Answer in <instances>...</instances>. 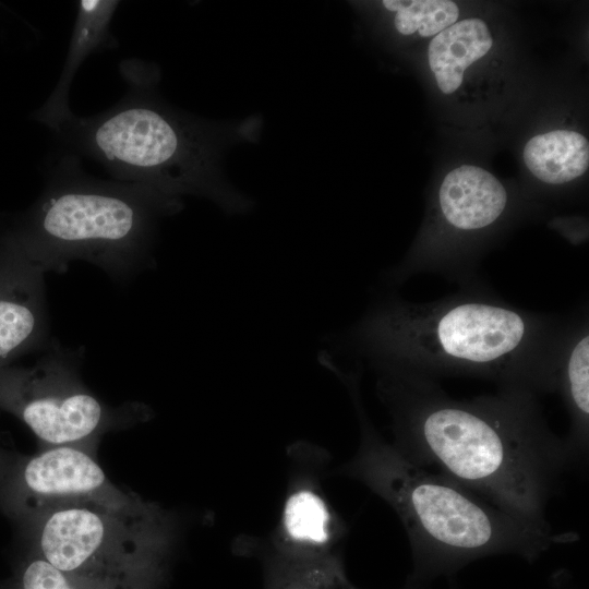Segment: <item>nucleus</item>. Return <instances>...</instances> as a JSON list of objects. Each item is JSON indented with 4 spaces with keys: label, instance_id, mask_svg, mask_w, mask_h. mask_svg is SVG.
<instances>
[{
    "label": "nucleus",
    "instance_id": "nucleus-14",
    "mask_svg": "<svg viewBox=\"0 0 589 589\" xmlns=\"http://www.w3.org/2000/svg\"><path fill=\"white\" fill-rule=\"evenodd\" d=\"M492 36L480 19L456 22L430 41L428 59L437 86L444 94L455 92L465 70L492 47Z\"/></svg>",
    "mask_w": 589,
    "mask_h": 589
},
{
    "label": "nucleus",
    "instance_id": "nucleus-19",
    "mask_svg": "<svg viewBox=\"0 0 589 589\" xmlns=\"http://www.w3.org/2000/svg\"><path fill=\"white\" fill-rule=\"evenodd\" d=\"M0 467H1V461H0ZM0 474H2V470H1V468H0Z\"/></svg>",
    "mask_w": 589,
    "mask_h": 589
},
{
    "label": "nucleus",
    "instance_id": "nucleus-9",
    "mask_svg": "<svg viewBox=\"0 0 589 589\" xmlns=\"http://www.w3.org/2000/svg\"><path fill=\"white\" fill-rule=\"evenodd\" d=\"M508 194L504 185L489 171L470 165L449 171L437 192V208L443 227L452 238L436 255L428 273L437 274L442 261L456 235L458 240L452 283L459 287L479 280L467 257L465 237L489 231L506 213Z\"/></svg>",
    "mask_w": 589,
    "mask_h": 589
},
{
    "label": "nucleus",
    "instance_id": "nucleus-3",
    "mask_svg": "<svg viewBox=\"0 0 589 589\" xmlns=\"http://www.w3.org/2000/svg\"><path fill=\"white\" fill-rule=\"evenodd\" d=\"M128 81L117 105L91 117L71 113L53 132L117 181L177 202L205 197L227 214L249 211L251 201L224 179L220 164L225 148L250 133L171 108L155 95L153 74Z\"/></svg>",
    "mask_w": 589,
    "mask_h": 589
},
{
    "label": "nucleus",
    "instance_id": "nucleus-12",
    "mask_svg": "<svg viewBox=\"0 0 589 589\" xmlns=\"http://www.w3.org/2000/svg\"><path fill=\"white\" fill-rule=\"evenodd\" d=\"M556 392L569 418L565 436L574 458L584 464L589 446V313L587 304L568 315L556 371Z\"/></svg>",
    "mask_w": 589,
    "mask_h": 589
},
{
    "label": "nucleus",
    "instance_id": "nucleus-1",
    "mask_svg": "<svg viewBox=\"0 0 589 589\" xmlns=\"http://www.w3.org/2000/svg\"><path fill=\"white\" fill-rule=\"evenodd\" d=\"M376 372L394 446L406 458L517 517L550 526L546 505L577 462L565 436L549 426L539 396L498 388L456 399L434 378L398 369Z\"/></svg>",
    "mask_w": 589,
    "mask_h": 589
},
{
    "label": "nucleus",
    "instance_id": "nucleus-16",
    "mask_svg": "<svg viewBox=\"0 0 589 589\" xmlns=\"http://www.w3.org/2000/svg\"><path fill=\"white\" fill-rule=\"evenodd\" d=\"M266 589H357L345 575L337 554L316 557L275 555Z\"/></svg>",
    "mask_w": 589,
    "mask_h": 589
},
{
    "label": "nucleus",
    "instance_id": "nucleus-5",
    "mask_svg": "<svg viewBox=\"0 0 589 589\" xmlns=\"http://www.w3.org/2000/svg\"><path fill=\"white\" fill-rule=\"evenodd\" d=\"M181 205L136 184L91 177L73 153L53 165L41 195L9 236L44 273H63L82 260L127 277L151 260L158 220Z\"/></svg>",
    "mask_w": 589,
    "mask_h": 589
},
{
    "label": "nucleus",
    "instance_id": "nucleus-7",
    "mask_svg": "<svg viewBox=\"0 0 589 589\" xmlns=\"http://www.w3.org/2000/svg\"><path fill=\"white\" fill-rule=\"evenodd\" d=\"M75 357L52 340L32 368H0V408L17 417L49 447L85 445L125 416L85 387Z\"/></svg>",
    "mask_w": 589,
    "mask_h": 589
},
{
    "label": "nucleus",
    "instance_id": "nucleus-11",
    "mask_svg": "<svg viewBox=\"0 0 589 589\" xmlns=\"http://www.w3.org/2000/svg\"><path fill=\"white\" fill-rule=\"evenodd\" d=\"M345 526L321 489L310 480H299L285 498L276 536V555L316 557L336 554Z\"/></svg>",
    "mask_w": 589,
    "mask_h": 589
},
{
    "label": "nucleus",
    "instance_id": "nucleus-18",
    "mask_svg": "<svg viewBox=\"0 0 589 589\" xmlns=\"http://www.w3.org/2000/svg\"><path fill=\"white\" fill-rule=\"evenodd\" d=\"M23 589H81L80 584L45 558L31 562L22 576Z\"/></svg>",
    "mask_w": 589,
    "mask_h": 589
},
{
    "label": "nucleus",
    "instance_id": "nucleus-8",
    "mask_svg": "<svg viewBox=\"0 0 589 589\" xmlns=\"http://www.w3.org/2000/svg\"><path fill=\"white\" fill-rule=\"evenodd\" d=\"M11 485L19 507L36 515L61 503L121 502L135 496L113 485L84 445L47 448L15 470Z\"/></svg>",
    "mask_w": 589,
    "mask_h": 589
},
{
    "label": "nucleus",
    "instance_id": "nucleus-10",
    "mask_svg": "<svg viewBox=\"0 0 589 589\" xmlns=\"http://www.w3.org/2000/svg\"><path fill=\"white\" fill-rule=\"evenodd\" d=\"M44 275L9 235L0 240V368L48 341Z\"/></svg>",
    "mask_w": 589,
    "mask_h": 589
},
{
    "label": "nucleus",
    "instance_id": "nucleus-6",
    "mask_svg": "<svg viewBox=\"0 0 589 589\" xmlns=\"http://www.w3.org/2000/svg\"><path fill=\"white\" fill-rule=\"evenodd\" d=\"M37 520L43 558L71 579L99 589L146 569L171 541L165 514L137 496L61 503Z\"/></svg>",
    "mask_w": 589,
    "mask_h": 589
},
{
    "label": "nucleus",
    "instance_id": "nucleus-13",
    "mask_svg": "<svg viewBox=\"0 0 589 589\" xmlns=\"http://www.w3.org/2000/svg\"><path fill=\"white\" fill-rule=\"evenodd\" d=\"M120 2L112 0H81L67 53L56 87L45 104L34 112V119L52 131L68 118L69 92L72 81L84 60L93 52L110 47L111 21Z\"/></svg>",
    "mask_w": 589,
    "mask_h": 589
},
{
    "label": "nucleus",
    "instance_id": "nucleus-15",
    "mask_svg": "<svg viewBox=\"0 0 589 589\" xmlns=\"http://www.w3.org/2000/svg\"><path fill=\"white\" fill-rule=\"evenodd\" d=\"M524 160L542 182L563 184L588 169L589 144L578 132L554 130L531 137L524 148Z\"/></svg>",
    "mask_w": 589,
    "mask_h": 589
},
{
    "label": "nucleus",
    "instance_id": "nucleus-2",
    "mask_svg": "<svg viewBox=\"0 0 589 589\" xmlns=\"http://www.w3.org/2000/svg\"><path fill=\"white\" fill-rule=\"evenodd\" d=\"M567 326L568 315L517 308L479 283L429 302L381 297L339 345L375 371L476 377L540 396L556 392Z\"/></svg>",
    "mask_w": 589,
    "mask_h": 589
},
{
    "label": "nucleus",
    "instance_id": "nucleus-17",
    "mask_svg": "<svg viewBox=\"0 0 589 589\" xmlns=\"http://www.w3.org/2000/svg\"><path fill=\"white\" fill-rule=\"evenodd\" d=\"M382 5L394 13V26L401 35L416 32L422 37L437 35L459 16L458 7L448 0H384Z\"/></svg>",
    "mask_w": 589,
    "mask_h": 589
},
{
    "label": "nucleus",
    "instance_id": "nucleus-4",
    "mask_svg": "<svg viewBox=\"0 0 589 589\" xmlns=\"http://www.w3.org/2000/svg\"><path fill=\"white\" fill-rule=\"evenodd\" d=\"M361 441L348 474L362 481L397 514L418 563L447 568L484 555L514 553L532 558L576 536L554 533L492 504L450 478L419 466L380 436L360 396V373H346Z\"/></svg>",
    "mask_w": 589,
    "mask_h": 589
}]
</instances>
